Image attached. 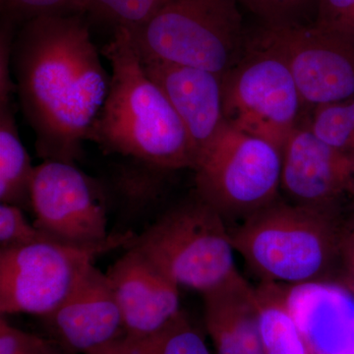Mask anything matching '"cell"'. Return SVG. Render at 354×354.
<instances>
[{
    "label": "cell",
    "mask_w": 354,
    "mask_h": 354,
    "mask_svg": "<svg viewBox=\"0 0 354 354\" xmlns=\"http://www.w3.org/2000/svg\"><path fill=\"white\" fill-rule=\"evenodd\" d=\"M12 102L0 99V202L27 209L36 167L21 141Z\"/></svg>",
    "instance_id": "obj_17"
},
{
    "label": "cell",
    "mask_w": 354,
    "mask_h": 354,
    "mask_svg": "<svg viewBox=\"0 0 354 354\" xmlns=\"http://www.w3.org/2000/svg\"><path fill=\"white\" fill-rule=\"evenodd\" d=\"M0 354H67L53 339L18 329L1 315Z\"/></svg>",
    "instance_id": "obj_23"
},
{
    "label": "cell",
    "mask_w": 354,
    "mask_h": 354,
    "mask_svg": "<svg viewBox=\"0 0 354 354\" xmlns=\"http://www.w3.org/2000/svg\"><path fill=\"white\" fill-rule=\"evenodd\" d=\"M50 239L26 220L20 207L0 205V250Z\"/></svg>",
    "instance_id": "obj_22"
},
{
    "label": "cell",
    "mask_w": 354,
    "mask_h": 354,
    "mask_svg": "<svg viewBox=\"0 0 354 354\" xmlns=\"http://www.w3.org/2000/svg\"><path fill=\"white\" fill-rule=\"evenodd\" d=\"M265 24H295L304 23L311 11L316 13L319 0H239Z\"/></svg>",
    "instance_id": "obj_21"
},
{
    "label": "cell",
    "mask_w": 354,
    "mask_h": 354,
    "mask_svg": "<svg viewBox=\"0 0 354 354\" xmlns=\"http://www.w3.org/2000/svg\"><path fill=\"white\" fill-rule=\"evenodd\" d=\"M127 250L106 274L125 335L141 337L160 329L180 312L179 286L136 249Z\"/></svg>",
    "instance_id": "obj_14"
},
{
    "label": "cell",
    "mask_w": 354,
    "mask_h": 354,
    "mask_svg": "<svg viewBox=\"0 0 354 354\" xmlns=\"http://www.w3.org/2000/svg\"><path fill=\"white\" fill-rule=\"evenodd\" d=\"M141 62L147 76L164 92L183 121L196 164L198 158L215 141L227 123L223 76L187 65L157 60Z\"/></svg>",
    "instance_id": "obj_13"
},
{
    "label": "cell",
    "mask_w": 354,
    "mask_h": 354,
    "mask_svg": "<svg viewBox=\"0 0 354 354\" xmlns=\"http://www.w3.org/2000/svg\"><path fill=\"white\" fill-rule=\"evenodd\" d=\"M77 0H1L9 20L30 21L41 16L77 13Z\"/></svg>",
    "instance_id": "obj_24"
},
{
    "label": "cell",
    "mask_w": 354,
    "mask_h": 354,
    "mask_svg": "<svg viewBox=\"0 0 354 354\" xmlns=\"http://www.w3.org/2000/svg\"><path fill=\"white\" fill-rule=\"evenodd\" d=\"M31 209L34 225L55 241L94 244L111 235L104 190L74 164L48 160L35 167Z\"/></svg>",
    "instance_id": "obj_10"
},
{
    "label": "cell",
    "mask_w": 354,
    "mask_h": 354,
    "mask_svg": "<svg viewBox=\"0 0 354 354\" xmlns=\"http://www.w3.org/2000/svg\"><path fill=\"white\" fill-rule=\"evenodd\" d=\"M339 262L344 269V279L354 278V232L346 228L342 237Z\"/></svg>",
    "instance_id": "obj_26"
},
{
    "label": "cell",
    "mask_w": 354,
    "mask_h": 354,
    "mask_svg": "<svg viewBox=\"0 0 354 354\" xmlns=\"http://www.w3.org/2000/svg\"><path fill=\"white\" fill-rule=\"evenodd\" d=\"M169 0H77V13H90L114 28L137 29L145 24Z\"/></svg>",
    "instance_id": "obj_19"
},
{
    "label": "cell",
    "mask_w": 354,
    "mask_h": 354,
    "mask_svg": "<svg viewBox=\"0 0 354 354\" xmlns=\"http://www.w3.org/2000/svg\"><path fill=\"white\" fill-rule=\"evenodd\" d=\"M344 228L348 232H354V209L344 220Z\"/></svg>",
    "instance_id": "obj_27"
},
{
    "label": "cell",
    "mask_w": 354,
    "mask_h": 354,
    "mask_svg": "<svg viewBox=\"0 0 354 354\" xmlns=\"http://www.w3.org/2000/svg\"><path fill=\"white\" fill-rule=\"evenodd\" d=\"M344 281H346V285L348 286V290L354 295V278L344 279Z\"/></svg>",
    "instance_id": "obj_28"
},
{
    "label": "cell",
    "mask_w": 354,
    "mask_h": 354,
    "mask_svg": "<svg viewBox=\"0 0 354 354\" xmlns=\"http://www.w3.org/2000/svg\"><path fill=\"white\" fill-rule=\"evenodd\" d=\"M223 95L227 123L283 153L304 102L278 53L248 37L241 60L223 76Z\"/></svg>",
    "instance_id": "obj_8"
},
{
    "label": "cell",
    "mask_w": 354,
    "mask_h": 354,
    "mask_svg": "<svg viewBox=\"0 0 354 354\" xmlns=\"http://www.w3.org/2000/svg\"><path fill=\"white\" fill-rule=\"evenodd\" d=\"M285 60L304 104L354 99V39L315 24H264L252 36Z\"/></svg>",
    "instance_id": "obj_9"
},
{
    "label": "cell",
    "mask_w": 354,
    "mask_h": 354,
    "mask_svg": "<svg viewBox=\"0 0 354 354\" xmlns=\"http://www.w3.org/2000/svg\"><path fill=\"white\" fill-rule=\"evenodd\" d=\"M202 295L216 354H264L255 288L241 274Z\"/></svg>",
    "instance_id": "obj_15"
},
{
    "label": "cell",
    "mask_w": 354,
    "mask_h": 354,
    "mask_svg": "<svg viewBox=\"0 0 354 354\" xmlns=\"http://www.w3.org/2000/svg\"><path fill=\"white\" fill-rule=\"evenodd\" d=\"M313 24L354 39V0H319Z\"/></svg>",
    "instance_id": "obj_25"
},
{
    "label": "cell",
    "mask_w": 354,
    "mask_h": 354,
    "mask_svg": "<svg viewBox=\"0 0 354 354\" xmlns=\"http://www.w3.org/2000/svg\"><path fill=\"white\" fill-rule=\"evenodd\" d=\"M130 247L177 286L201 295L239 274L225 221L196 193L165 211Z\"/></svg>",
    "instance_id": "obj_5"
},
{
    "label": "cell",
    "mask_w": 354,
    "mask_h": 354,
    "mask_svg": "<svg viewBox=\"0 0 354 354\" xmlns=\"http://www.w3.org/2000/svg\"><path fill=\"white\" fill-rule=\"evenodd\" d=\"M11 68L39 157L76 165L111 86L87 24L75 13L27 21Z\"/></svg>",
    "instance_id": "obj_1"
},
{
    "label": "cell",
    "mask_w": 354,
    "mask_h": 354,
    "mask_svg": "<svg viewBox=\"0 0 354 354\" xmlns=\"http://www.w3.org/2000/svg\"><path fill=\"white\" fill-rule=\"evenodd\" d=\"M193 171L198 197L225 221H243L279 199L283 153L227 122Z\"/></svg>",
    "instance_id": "obj_7"
},
{
    "label": "cell",
    "mask_w": 354,
    "mask_h": 354,
    "mask_svg": "<svg viewBox=\"0 0 354 354\" xmlns=\"http://www.w3.org/2000/svg\"><path fill=\"white\" fill-rule=\"evenodd\" d=\"M307 127L326 143L354 152V99L315 108Z\"/></svg>",
    "instance_id": "obj_20"
},
{
    "label": "cell",
    "mask_w": 354,
    "mask_h": 354,
    "mask_svg": "<svg viewBox=\"0 0 354 354\" xmlns=\"http://www.w3.org/2000/svg\"><path fill=\"white\" fill-rule=\"evenodd\" d=\"M91 354H211L204 337L180 310L160 329L141 337L124 335Z\"/></svg>",
    "instance_id": "obj_18"
},
{
    "label": "cell",
    "mask_w": 354,
    "mask_h": 354,
    "mask_svg": "<svg viewBox=\"0 0 354 354\" xmlns=\"http://www.w3.org/2000/svg\"><path fill=\"white\" fill-rule=\"evenodd\" d=\"M344 228L339 216L279 198L230 235L261 281L297 286L320 281L339 262Z\"/></svg>",
    "instance_id": "obj_3"
},
{
    "label": "cell",
    "mask_w": 354,
    "mask_h": 354,
    "mask_svg": "<svg viewBox=\"0 0 354 354\" xmlns=\"http://www.w3.org/2000/svg\"><path fill=\"white\" fill-rule=\"evenodd\" d=\"M239 0H169L150 20L129 31L142 62L157 60L223 76L245 50Z\"/></svg>",
    "instance_id": "obj_4"
},
{
    "label": "cell",
    "mask_w": 354,
    "mask_h": 354,
    "mask_svg": "<svg viewBox=\"0 0 354 354\" xmlns=\"http://www.w3.org/2000/svg\"><path fill=\"white\" fill-rule=\"evenodd\" d=\"M102 55L111 65V86L88 141L104 153L160 171L194 169V150L183 121L147 76L128 30L116 28Z\"/></svg>",
    "instance_id": "obj_2"
},
{
    "label": "cell",
    "mask_w": 354,
    "mask_h": 354,
    "mask_svg": "<svg viewBox=\"0 0 354 354\" xmlns=\"http://www.w3.org/2000/svg\"><path fill=\"white\" fill-rule=\"evenodd\" d=\"M264 354H312L290 304L288 286L261 281L255 288Z\"/></svg>",
    "instance_id": "obj_16"
},
{
    "label": "cell",
    "mask_w": 354,
    "mask_h": 354,
    "mask_svg": "<svg viewBox=\"0 0 354 354\" xmlns=\"http://www.w3.org/2000/svg\"><path fill=\"white\" fill-rule=\"evenodd\" d=\"M136 234H111L94 244L66 243L48 239L0 250V312L44 317L69 297L95 260L129 248Z\"/></svg>",
    "instance_id": "obj_6"
},
{
    "label": "cell",
    "mask_w": 354,
    "mask_h": 354,
    "mask_svg": "<svg viewBox=\"0 0 354 354\" xmlns=\"http://www.w3.org/2000/svg\"><path fill=\"white\" fill-rule=\"evenodd\" d=\"M281 189L291 202L346 220L354 209V152L299 125L283 150Z\"/></svg>",
    "instance_id": "obj_11"
},
{
    "label": "cell",
    "mask_w": 354,
    "mask_h": 354,
    "mask_svg": "<svg viewBox=\"0 0 354 354\" xmlns=\"http://www.w3.org/2000/svg\"><path fill=\"white\" fill-rule=\"evenodd\" d=\"M41 319L50 339L67 354L93 353L127 334L108 277L95 265L69 297Z\"/></svg>",
    "instance_id": "obj_12"
}]
</instances>
